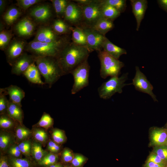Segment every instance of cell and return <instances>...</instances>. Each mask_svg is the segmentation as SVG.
<instances>
[{
    "label": "cell",
    "instance_id": "6da1fadb",
    "mask_svg": "<svg viewBox=\"0 0 167 167\" xmlns=\"http://www.w3.org/2000/svg\"><path fill=\"white\" fill-rule=\"evenodd\" d=\"M90 53L86 47L77 45L71 41L56 58L63 75L70 73L88 58Z\"/></svg>",
    "mask_w": 167,
    "mask_h": 167
},
{
    "label": "cell",
    "instance_id": "7a4b0ae2",
    "mask_svg": "<svg viewBox=\"0 0 167 167\" xmlns=\"http://www.w3.org/2000/svg\"><path fill=\"white\" fill-rule=\"evenodd\" d=\"M69 35L62 36L55 41L45 43L33 40L26 45L24 50L35 57H52L57 58L71 41Z\"/></svg>",
    "mask_w": 167,
    "mask_h": 167
},
{
    "label": "cell",
    "instance_id": "3957f363",
    "mask_svg": "<svg viewBox=\"0 0 167 167\" xmlns=\"http://www.w3.org/2000/svg\"><path fill=\"white\" fill-rule=\"evenodd\" d=\"M35 61L41 74L44 78L45 83L49 88L63 75L56 58L35 57Z\"/></svg>",
    "mask_w": 167,
    "mask_h": 167
},
{
    "label": "cell",
    "instance_id": "277c9868",
    "mask_svg": "<svg viewBox=\"0 0 167 167\" xmlns=\"http://www.w3.org/2000/svg\"><path fill=\"white\" fill-rule=\"evenodd\" d=\"M97 53L100 62L101 77L105 79L109 76L111 77L118 76L121 69L124 66V63L113 57L103 49Z\"/></svg>",
    "mask_w": 167,
    "mask_h": 167
},
{
    "label": "cell",
    "instance_id": "5b68a950",
    "mask_svg": "<svg viewBox=\"0 0 167 167\" xmlns=\"http://www.w3.org/2000/svg\"><path fill=\"white\" fill-rule=\"evenodd\" d=\"M128 73L123 74L120 77L114 76L104 82L98 89L100 97L105 100L110 98L116 93H121L125 86L132 84L125 83L128 79Z\"/></svg>",
    "mask_w": 167,
    "mask_h": 167
},
{
    "label": "cell",
    "instance_id": "8992f818",
    "mask_svg": "<svg viewBox=\"0 0 167 167\" xmlns=\"http://www.w3.org/2000/svg\"><path fill=\"white\" fill-rule=\"evenodd\" d=\"M88 59H86L70 73L74 79V83L71 90L72 94L77 93L88 85L90 66Z\"/></svg>",
    "mask_w": 167,
    "mask_h": 167
},
{
    "label": "cell",
    "instance_id": "52a82bcc",
    "mask_svg": "<svg viewBox=\"0 0 167 167\" xmlns=\"http://www.w3.org/2000/svg\"><path fill=\"white\" fill-rule=\"evenodd\" d=\"M102 5V0H91L86 5H80L82 9L83 13V22L81 25L92 27L100 19L103 17Z\"/></svg>",
    "mask_w": 167,
    "mask_h": 167
},
{
    "label": "cell",
    "instance_id": "ba28073f",
    "mask_svg": "<svg viewBox=\"0 0 167 167\" xmlns=\"http://www.w3.org/2000/svg\"><path fill=\"white\" fill-rule=\"evenodd\" d=\"M53 9L49 4H39L30 9L29 17L36 24H46L51 20L53 17Z\"/></svg>",
    "mask_w": 167,
    "mask_h": 167
},
{
    "label": "cell",
    "instance_id": "9c48e42d",
    "mask_svg": "<svg viewBox=\"0 0 167 167\" xmlns=\"http://www.w3.org/2000/svg\"><path fill=\"white\" fill-rule=\"evenodd\" d=\"M78 27L82 29L85 33L88 48L90 53L94 51L98 52L103 49L102 45L106 37L105 36L91 27L84 25Z\"/></svg>",
    "mask_w": 167,
    "mask_h": 167
},
{
    "label": "cell",
    "instance_id": "30bf717a",
    "mask_svg": "<svg viewBox=\"0 0 167 167\" xmlns=\"http://www.w3.org/2000/svg\"><path fill=\"white\" fill-rule=\"evenodd\" d=\"M63 19L71 26L82 25L83 13L81 7L76 3L70 1L66 7Z\"/></svg>",
    "mask_w": 167,
    "mask_h": 167
},
{
    "label": "cell",
    "instance_id": "8fae6325",
    "mask_svg": "<svg viewBox=\"0 0 167 167\" xmlns=\"http://www.w3.org/2000/svg\"><path fill=\"white\" fill-rule=\"evenodd\" d=\"M27 44L25 40L19 38L11 40L5 51L7 61L11 66L23 54Z\"/></svg>",
    "mask_w": 167,
    "mask_h": 167
},
{
    "label": "cell",
    "instance_id": "7c38bea8",
    "mask_svg": "<svg viewBox=\"0 0 167 167\" xmlns=\"http://www.w3.org/2000/svg\"><path fill=\"white\" fill-rule=\"evenodd\" d=\"M136 72L132 79V83L135 89L139 92L149 95L154 101H157L156 96L153 93V87L148 81L144 74L140 70L138 66H135Z\"/></svg>",
    "mask_w": 167,
    "mask_h": 167
},
{
    "label": "cell",
    "instance_id": "4fadbf2b",
    "mask_svg": "<svg viewBox=\"0 0 167 167\" xmlns=\"http://www.w3.org/2000/svg\"><path fill=\"white\" fill-rule=\"evenodd\" d=\"M34 62H35L34 56L23 53L13 64L11 66V73L17 75L23 74L29 66Z\"/></svg>",
    "mask_w": 167,
    "mask_h": 167
},
{
    "label": "cell",
    "instance_id": "5bb4252c",
    "mask_svg": "<svg viewBox=\"0 0 167 167\" xmlns=\"http://www.w3.org/2000/svg\"><path fill=\"white\" fill-rule=\"evenodd\" d=\"M36 23L29 16L20 20L15 26V30L17 35L21 37H27L34 33Z\"/></svg>",
    "mask_w": 167,
    "mask_h": 167
},
{
    "label": "cell",
    "instance_id": "9a60e30c",
    "mask_svg": "<svg viewBox=\"0 0 167 167\" xmlns=\"http://www.w3.org/2000/svg\"><path fill=\"white\" fill-rule=\"evenodd\" d=\"M62 36L57 34L54 31L51 26L45 25L38 28L33 40L42 42L50 43L57 41Z\"/></svg>",
    "mask_w": 167,
    "mask_h": 167
},
{
    "label": "cell",
    "instance_id": "2e32d148",
    "mask_svg": "<svg viewBox=\"0 0 167 167\" xmlns=\"http://www.w3.org/2000/svg\"><path fill=\"white\" fill-rule=\"evenodd\" d=\"M150 147L167 145V129L152 127L149 132Z\"/></svg>",
    "mask_w": 167,
    "mask_h": 167
},
{
    "label": "cell",
    "instance_id": "e0dca14e",
    "mask_svg": "<svg viewBox=\"0 0 167 167\" xmlns=\"http://www.w3.org/2000/svg\"><path fill=\"white\" fill-rule=\"evenodd\" d=\"M130 1L132 12L136 21V30L138 31L148 7V1L146 0H131Z\"/></svg>",
    "mask_w": 167,
    "mask_h": 167
},
{
    "label": "cell",
    "instance_id": "ac0fdd59",
    "mask_svg": "<svg viewBox=\"0 0 167 167\" xmlns=\"http://www.w3.org/2000/svg\"><path fill=\"white\" fill-rule=\"evenodd\" d=\"M16 143L14 131H9L0 129V152L1 155H5L12 145Z\"/></svg>",
    "mask_w": 167,
    "mask_h": 167
},
{
    "label": "cell",
    "instance_id": "d6986e66",
    "mask_svg": "<svg viewBox=\"0 0 167 167\" xmlns=\"http://www.w3.org/2000/svg\"><path fill=\"white\" fill-rule=\"evenodd\" d=\"M9 100L7 114L16 122L23 125L24 114L21 108V104L14 103L10 99Z\"/></svg>",
    "mask_w": 167,
    "mask_h": 167
},
{
    "label": "cell",
    "instance_id": "ffe728a7",
    "mask_svg": "<svg viewBox=\"0 0 167 167\" xmlns=\"http://www.w3.org/2000/svg\"><path fill=\"white\" fill-rule=\"evenodd\" d=\"M102 48L107 53L117 59L122 55L127 54L125 49L115 45L106 37L103 42Z\"/></svg>",
    "mask_w": 167,
    "mask_h": 167
},
{
    "label": "cell",
    "instance_id": "44dd1931",
    "mask_svg": "<svg viewBox=\"0 0 167 167\" xmlns=\"http://www.w3.org/2000/svg\"><path fill=\"white\" fill-rule=\"evenodd\" d=\"M35 62L31 64L24 73L23 75L31 83L43 85L45 83L41 78L40 73Z\"/></svg>",
    "mask_w": 167,
    "mask_h": 167
},
{
    "label": "cell",
    "instance_id": "7402d4cb",
    "mask_svg": "<svg viewBox=\"0 0 167 167\" xmlns=\"http://www.w3.org/2000/svg\"><path fill=\"white\" fill-rule=\"evenodd\" d=\"M51 27L54 31L59 36L69 35L72 33L73 28L64 19L58 18L53 21Z\"/></svg>",
    "mask_w": 167,
    "mask_h": 167
},
{
    "label": "cell",
    "instance_id": "603a6c76",
    "mask_svg": "<svg viewBox=\"0 0 167 167\" xmlns=\"http://www.w3.org/2000/svg\"><path fill=\"white\" fill-rule=\"evenodd\" d=\"M4 88L7 95L9 96L10 100L14 103L21 104V101L25 96V93L22 89L14 85H11Z\"/></svg>",
    "mask_w": 167,
    "mask_h": 167
},
{
    "label": "cell",
    "instance_id": "cb8c5ba5",
    "mask_svg": "<svg viewBox=\"0 0 167 167\" xmlns=\"http://www.w3.org/2000/svg\"><path fill=\"white\" fill-rule=\"evenodd\" d=\"M113 21L102 17L92 27L93 29L105 36V34L114 27Z\"/></svg>",
    "mask_w": 167,
    "mask_h": 167
},
{
    "label": "cell",
    "instance_id": "d4e9b609",
    "mask_svg": "<svg viewBox=\"0 0 167 167\" xmlns=\"http://www.w3.org/2000/svg\"><path fill=\"white\" fill-rule=\"evenodd\" d=\"M31 130L32 139L44 147L46 145L49 139L47 130L42 128L33 126Z\"/></svg>",
    "mask_w": 167,
    "mask_h": 167
},
{
    "label": "cell",
    "instance_id": "484cf974",
    "mask_svg": "<svg viewBox=\"0 0 167 167\" xmlns=\"http://www.w3.org/2000/svg\"><path fill=\"white\" fill-rule=\"evenodd\" d=\"M15 141L16 143L32 138V131L26 127L24 124L18 123L14 130Z\"/></svg>",
    "mask_w": 167,
    "mask_h": 167
},
{
    "label": "cell",
    "instance_id": "4316f807",
    "mask_svg": "<svg viewBox=\"0 0 167 167\" xmlns=\"http://www.w3.org/2000/svg\"><path fill=\"white\" fill-rule=\"evenodd\" d=\"M71 33V40L73 42L88 49L86 37L81 27L78 26L73 27Z\"/></svg>",
    "mask_w": 167,
    "mask_h": 167
},
{
    "label": "cell",
    "instance_id": "83f0119b",
    "mask_svg": "<svg viewBox=\"0 0 167 167\" xmlns=\"http://www.w3.org/2000/svg\"><path fill=\"white\" fill-rule=\"evenodd\" d=\"M41 143L32 139L31 156L37 163L49 152L43 149Z\"/></svg>",
    "mask_w": 167,
    "mask_h": 167
},
{
    "label": "cell",
    "instance_id": "f1b7e54d",
    "mask_svg": "<svg viewBox=\"0 0 167 167\" xmlns=\"http://www.w3.org/2000/svg\"><path fill=\"white\" fill-rule=\"evenodd\" d=\"M18 123L7 114L0 115V129L9 131H14Z\"/></svg>",
    "mask_w": 167,
    "mask_h": 167
},
{
    "label": "cell",
    "instance_id": "f546056e",
    "mask_svg": "<svg viewBox=\"0 0 167 167\" xmlns=\"http://www.w3.org/2000/svg\"><path fill=\"white\" fill-rule=\"evenodd\" d=\"M20 9L16 7L9 8L5 13L3 19L8 25L13 24L19 18L21 14Z\"/></svg>",
    "mask_w": 167,
    "mask_h": 167
},
{
    "label": "cell",
    "instance_id": "4dcf8cb0",
    "mask_svg": "<svg viewBox=\"0 0 167 167\" xmlns=\"http://www.w3.org/2000/svg\"><path fill=\"white\" fill-rule=\"evenodd\" d=\"M56 16L58 19L63 18L67 6L70 1L51 0Z\"/></svg>",
    "mask_w": 167,
    "mask_h": 167
},
{
    "label": "cell",
    "instance_id": "1f68e13d",
    "mask_svg": "<svg viewBox=\"0 0 167 167\" xmlns=\"http://www.w3.org/2000/svg\"><path fill=\"white\" fill-rule=\"evenodd\" d=\"M102 3V15L103 17L113 21L120 16L121 13L114 7L104 4L103 2Z\"/></svg>",
    "mask_w": 167,
    "mask_h": 167
},
{
    "label": "cell",
    "instance_id": "d6a6232c",
    "mask_svg": "<svg viewBox=\"0 0 167 167\" xmlns=\"http://www.w3.org/2000/svg\"><path fill=\"white\" fill-rule=\"evenodd\" d=\"M10 167H32L30 158H15L8 156Z\"/></svg>",
    "mask_w": 167,
    "mask_h": 167
},
{
    "label": "cell",
    "instance_id": "836d02e7",
    "mask_svg": "<svg viewBox=\"0 0 167 167\" xmlns=\"http://www.w3.org/2000/svg\"><path fill=\"white\" fill-rule=\"evenodd\" d=\"M53 124V119L49 114L44 112L39 121L32 126L42 128L47 130L51 128Z\"/></svg>",
    "mask_w": 167,
    "mask_h": 167
},
{
    "label": "cell",
    "instance_id": "e575fe53",
    "mask_svg": "<svg viewBox=\"0 0 167 167\" xmlns=\"http://www.w3.org/2000/svg\"><path fill=\"white\" fill-rule=\"evenodd\" d=\"M12 37L11 31L3 29L0 31V49L5 51L8 47Z\"/></svg>",
    "mask_w": 167,
    "mask_h": 167
},
{
    "label": "cell",
    "instance_id": "d590c367",
    "mask_svg": "<svg viewBox=\"0 0 167 167\" xmlns=\"http://www.w3.org/2000/svg\"><path fill=\"white\" fill-rule=\"evenodd\" d=\"M58 159V155L57 153L49 152L37 163L41 166L48 167L57 163Z\"/></svg>",
    "mask_w": 167,
    "mask_h": 167
},
{
    "label": "cell",
    "instance_id": "8d00e7d4",
    "mask_svg": "<svg viewBox=\"0 0 167 167\" xmlns=\"http://www.w3.org/2000/svg\"><path fill=\"white\" fill-rule=\"evenodd\" d=\"M32 140V138L21 141L18 143L22 155L26 158H30L31 156Z\"/></svg>",
    "mask_w": 167,
    "mask_h": 167
},
{
    "label": "cell",
    "instance_id": "74e56055",
    "mask_svg": "<svg viewBox=\"0 0 167 167\" xmlns=\"http://www.w3.org/2000/svg\"><path fill=\"white\" fill-rule=\"evenodd\" d=\"M51 136L52 140L60 145L64 143L66 140L64 131L59 129L55 128L53 129Z\"/></svg>",
    "mask_w": 167,
    "mask_h": 167
},
{
    "label": "cell",
    "instance_id": "f35d334b",
    "mask_svg": "<svg viewBox=\"0 0 167 167\" xmlns=\"http://www.w3.org/2000/svg\"><path fill=\"white\" fill-rule=\"evenodd\" d=\"M104 4L110 5L117 9L121 14L125 11L126 7L125 0H102Z\"/></svg>",
    "mask_w": 167,
    "mask_h": 167
},
{
    "label": "cell",
    "instance_id": "ab89813d",
    "mask_svg": "<svg viewBox=\"0 0 167 167\" xmlns=\"http://www.w3.org/2000/svg\"><path fill=\"white\" fill-rule=\"evenodd\" d=\"M7 94L4 88L0 89V114H7L9 100L6 95Z\"/></svg>",
    "mask_w": 167,
    "mask_h": 167
},
{
    "label": "cell",
    "instance_id": "60d3db41",
    "mask_svg": "<svg viewBox=\"0 0 167 167\" xmlns=\"http://www.w3.org/2000/svg\"><path fill=\"white\" fill-rule=\"evenodd\" d=\"M5 155L15 158H22L23 155L19 146L18 144L16 143H14L9 147Z\"/></svg>",
    "mask_w": 167,
    "mask_h": 167
},
{
    "label": "cell",
    "instance_id": "b9f144b4",
    "mask_svg": "<svg viewBox=\"0 0 167 167\" xmlns=\"http://www.w3.org/2000/svg\"><path fill=\"white\" fill-rule=\"evenodd\" d=\"M152 152L156 154L162 160L167 163V145L153 147Z\"/></svg>",
    "mask_w": 167,
    "mask_h": 167
},
{
    "label": "cell",
    "instance_id": "7bdbcfd3",
    "mask_svg": "<svg viewBox=\"0 0 167 167\" xmlns=\"http://www.w3.org/2000/svg\"><path fill=\"white\" fill-rule=\"evenodd\" d=\"M17 4L20 8L25 10L32 6L39 3L43 0H17Z\"/></svg>",
    "mask_w": 167,
    "mask_h": 167
},
{
    "label": "cell",
    "instance_id": "ee69618b",
    "mask_svg": "<svg viewBox=\"0 0 167 167\" xmlns=\"http://www.w3.org/2000/svg\"><path fill=\"white\" fill-rule=\"evenodd\" d=\"M149 161L153 162L163 167H167V163L152 152L150 153L145 162Z\"/></svg>",
    "mask_w": 167,
    "mask_h": 167
},
{
    "label": "cell",
    "instance_id": "f6af8a7d",
    "mask_svg": "<svg viewBox=\"0 0 167 167\" xmlns=\"http://www.w3.org/2000/svg\"><path fill=\"white\" fill-rule=\"evenodd\" d=\"M47 150L48 152L58 153L60 150V145L52 140L49 139L46 144Z\"/></svg>",
    "mask_w": 167,
    "mask_h": 167
},
{
    "label": "cell",
    "instance_id": "bcb514c9",
    "mask_svg": "<svg viewBox=\"0 0 167 167\" xmlns=\"http://www.w3.org/2000/svg\"><path fill=\"white\" fill-rule=\"evenodd\" d=\"M74 156L71 151L68 148H65L62 153V159L65 163L71 162Z\"/></svg>",
    "mask_w": 167,
    "mask_h": 167
},
{
    "label": "cell",
    "instance_id": "7dc6e473",
    "mask_svg": "<svg viewBox=\"0 0 167 167\" xmlns=\"http://www.w3.org/2000/svg\"><path fill=\"white\" fill-rule=\"evenodd\" d=\"M86 161V158L81 155L77 154L74 156L71 163L74 167H80Z\"/></svg>",
    "mask_w": 167,
    "mask_h": 167
},
{
    "label": "cell",
    "instance_id": "c3c4849f",
    "mask_svg": "<svg viewBox=\"0 0 167 167\" xmlns=\"http://www.w3.org/2000/svg\"><path fill=\"white\" fill-rule=\"evenodd\" d=\"M0 167H10V165L7 156L0 155Z\"/></svg>",
    "mask_w": 167,
    "mask_h": 167
},
{
    "label": "cell",
    "instance_id": "681fc988",
    "mask_svg": "<svg viewBox=\"0 0 167 167\" xmlns=\"http://www.w3.org/2000/svg\"><path fill=\"white\" fill-rule=\"evenodd\" d=\"M157 2L161 7L167 12V0H158Z\"/></svg>",
    "mask_w": 167,
    "mask_h": 167
},
{
    "label": "cell",
    "instance_id": "f907efd6",
    "mask_svg": "<svg viewBox=\"0 0 167 167\" xmlns=\"http://www.w3.org/2000/svg\"><path fill=\"white\" fill-rule=\"evenodd\" d=\"M143 167H163L160 165L151 161L145 162Z\"/></svg>",
    "mask_w": 167,
    "mask_h": 167
},
{
    "label": "cell",
    "instance_id": "816d5d0a",
    "mask_svg": "<svg viewBox=\"0 0 167 167\" xmlns=\"http://www.w3.org/2000/svg\"><path fill=\"white\" fill-rule=\"evenodd\" d=\"M72 1L75 2L81 6H82L88 4L91 1V0H75Z\"/></svg>",
    "mask_w": 167,
    "mask_h": 167
},
{
    "label": "cell",
    "instance_id": "f5cc1de1",
    "mask_svg": "<svg viewBox=\"0 0 167 167\" xmlns=\"http://www.w3.org/2000/svg\"><path fill=\"white\" fill-rule=\"evenodd\" d=\"M6 1L0 0V12L2 14L4 11L6 6Z\"/></svg>",
    "mask_w": 167,
    "mask_h": 167
},
{
    "label": "cell",
    "instance_id": "db71d44e",
    "mask_svg": "<svg viewBox=\"0 0 167 167\" xmlns=\"http://www.w3.org/2000/svg\"><path fill=\"white\" fill-rule=\"evenodd\" d=\"M48 167H62V165L58 163H56L53 165H51Z\"/></svg>",
    "mask_w": 167,
    "mask_h": 167
},
{
    "label": "cell",
    "instance_id": "11a10c76",
    "mask_svg": "<svg viewBox=\"0 0 167 167\" xmlns=\"http://www.w3.org/2000/svg\"><path fill=\"white\" fill-rule=\"evenodd\" d=\"M65 167H70L68 166H65Z\"/></svg>",
    "mask_w": 167,
    "mask_h": 167
},
{
    "label": "cell",
    "instance_id": "9f6ffc18",
    "mask_svg": "<svg viewBox=\"0 0 167 167\" xmlns=\"http://www.w3.org/2000/svg\"><path fill=\"white\" fill-rule=\"evenodd\" d=\"M166 127L167 128V124H166Z\"/></svg>",
    "mask_w": 167,
    "mask_h": 167
},
{
    "label": "cell",
    "instance_id": "6f0895ef",
    "mask_svg": "<svg viewBox=\"0 0 167 167\" xmlns=\"http://www.w3.org/2000/svg\"></svg>",
    "mask_w": 167,
    "mask_h": 167
}]
</instances>
